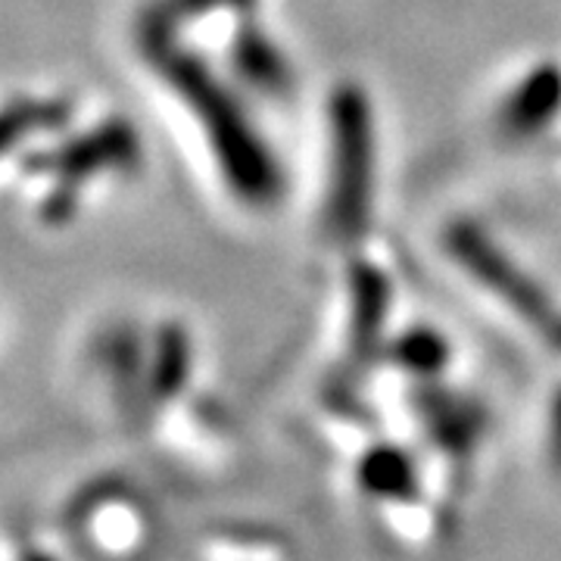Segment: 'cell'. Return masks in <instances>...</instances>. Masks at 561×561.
<instances>
[{"mask_svg":"<svg viewBox=\"0 0 561 561\" xmlns=\"http://www.w3.org/2000/svg\"><path fill=\"white\" fill-rule=\"evenodd\" d=\"M16 561H62L57 552L50 549H41V546H22L16 552Z\"/></svg>","mask_w":561,"mask_h":561,"instance_id":"1","label":"cell"},{"mask_svg":"<svg viewBox=\"0 0 561 561\" xmlns=\"http://www.w3.org/2000/svg\"><path fill=\"white\" fill-rule=\"evenodd\" d=\"M552 459H556V465H559V471H561V412H559V419H556V437H552Z\"/></svg>","mask_w":561,"mask_h":561,"instance_id":"2","label":"cell"}]
</instances>
